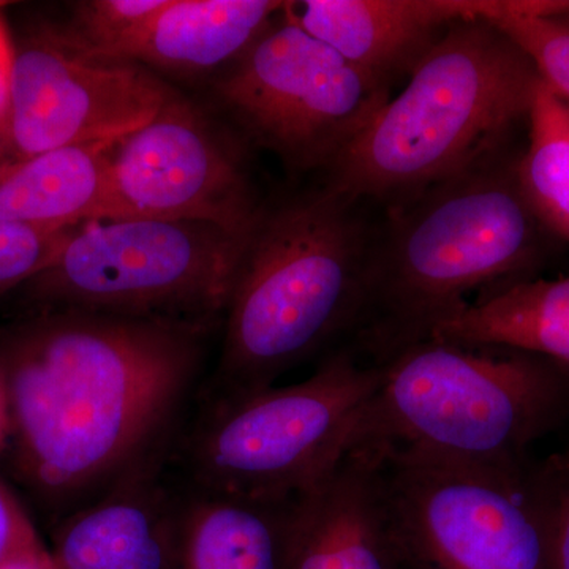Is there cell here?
Instances as JSON below:
<instances>
[{"label":"cell","mask_w":569,"mask_h":569,"mask_svg":"<svg viewBox=\"0 0 569 569\" xmlns=\"http://www.w3.org/2000/svg\"><path fill=\"white\" fill-rule=\"evenodd\" d=\"M204 332L61 309L18 332L0 358V385L31 488L70 515L164 462Z\"/></svg>","instance_id":"1"},{"label":"cell","mask_w":569,"mask_h":569,"mask_svg":"<svg viewBox=\"0 0 569 569\" xmlns=\"http://www.w3.org/2000/svg\"><path fill=\"white\" fill-rule=\"evenodd\" d=\"M518 159L500 153L387 208L373 227L351 350L383 365L475 295L531 279L557 239L520 189Z\"/></svg>","instance_id":"2"},{"label":"cell","mask_w":569,"mask_h":569,"mask_svg":"<svg viewBox=\"0 0 569 569\" xmlns=\"http://www.w3.org/2000/svg\"><path fill=\"white\" fill-rule=\"evenodd\" d=\"M539 82L533 62L496 26L475 13L452 22L329 168L326 186L389 208L466 173L509 151Z\"/></svg>","instance_id":"3"},{"label":"cell","mask_w":569,"mask_h":569,"mask_svg":"<svg viewBox=\"0 0 569 569\" xmlns=\"http://www.w3.org/2000/svg\"><path fill=\"white\" fill-rule=\"evenodd\" d=\"M362 206L325 186L261 213L224 310L211 399L274 387L353 336L376 227Z\"/></svg>","instance_id":"4"},{"label":"cell","mask_w":569,"mask_h":569,"mask_svg":"<svg viewBox=\"0 0 569 569\" xmlns=\"http://www.w3.org/2000/svg\"><path fill=\"white\" fill-rule=\"evenodd\" d=\"M380 366L353 449L519 466L569 413V373L526 351L430 337Z\"/></svg>","instance_id":"5"},{"label":"cell","mask_w":569,"mask_h":569,"mask_svg":"<svg viewBox=\"0 0 569 569\" xmlns=\"http://www.w3.org/2000/svg\"><path fill=\"white\" fill-rule=\"evenodd\" d=\"M381 366L350 347L299 383L209 399L183 447L190 488L288 500L316 488L353 449Z\"/></svg>","instance_id":"6"},{"label":"cell","mask_w":569,"mask_h":569,"mask_svg":"<svg viewBox=\"0 0 569 569\" xmlns=\"http://www.w3.org/2000/svg\"><path fill=\"white\" fill-rule=\"evenodd\" d=\"M250 236L186 220H96L73 228L29 283L61 310L208 329L224 317Z\"/></svg>","instance_id":"7"},{"label":"cell","mask_w":569,"mask_h":569,"mask_svg":"<svg viewBox=\"0 0 569 569\" xmlns=\"http://www.w3.org/2000/svg\"><path fill=\"white\" fill-rule=\"evenodd\" d=\"M365 449V448H359ZM408 569H552L553 492L526 466L366 449Z\"/></svg>","instance_id":"8"},{"label":"cell","mask_w":569,"mask_h":569,"mask_svg":"<svg viewBox=\"0 0 569 569\" xmlns=\"http://www.w3.org/2000/svg\"><path fill=\"white\" fill-rule=\"evenodd\" d=\"M389 91L283 11L217 84L254 141L291 167L326 171L365 132Z\"/></svg>","instance_id":"9"},{"label":"cell","mask_w":569,"mask_h":569,"mask_svg":"<svg viewBox=\"0 0 569 569\" xmlns=\"http://www.w3.org/2000/svg\"><path fill=\"white\" fill-rule=\"evenodd\" d=\"M171 97L138 63L93 58L62 29H39L14 47L0 160L121 140Z\"/></svg>","instance_id":"10"},{"label":"cell","mask_w":569,"mask_h":569,"mask_svg":"<svg viewBox=\"0 0 569 569\" xmlns=\"http://www.w3.org/2000/svg\"><path fill=\"white\" fill-rule=\"evenodd\" d=\"M108 219L186 220L250 236L263 209L244 168L201 112L174 96L108 153Z\"/></svg>","instance_id":"11"},{"label":"cell","mask_w":569,"mask_h":569,"mask_svg":"<svg viewBox=\"0 0 569 569\" xmlns=\"http://www.w3.org/2000/svg\"><path fill=\"white\" fill-rule=\"evenodd\" d=\"M376 456L353 449L302 493L284 569H402Z\"/></svg>","instance_id":"12"},{"label":"cell","mask_w":569,"mask_h":569,"mask_svg":"<svg viewBox=\"0 0 569 569\" xmlns=\"http://www.w3.org/2000/svg\"><path fill=\"white\" fill-rule=\"evenodd\" d=\"M163 463L67 515L52 538V569H178L181 497L163 485Z\"/></svg>","instance_id":"13"},{"label":"cell","mask_w":569,"mask_h":569,"mask_svg":"<svg viewBox=\"0 0 569 569\" xmlns=\"http://www.w3.org/2000/svg\"><path fill=\"white\" fill-rule=\"evenodd\" d=\"M283 13L347 62L391 89L410 74L452 22L473 14L471 2L441 0H306Z\"/></svg>","instance_id":"14"},{"label":"cell","mask_w":569,"mask_h":569,"mask_svg":"<svg viewBox=\"0 0 569 569\" xmlns=\"http://www.w3.org/2000/svg\"><path fill=\"white\" fill-rule=\"evenodd\" d=\"M299 497L268 500L190 488L179 500L178 569H284Z\"/></svg>","instance_id":"15"},{"label":"cell","mask_w":569,"mask_h":569,"mask_svg":"<svg viewBox=\"0 0 569 569\" xmlns=\"http://www.w3.org/2000/svg\"><path fill=\"white\" fill-rule=\"evenodd\" d=\"M277 0H168L114 61L200 71L236 62L282 13Z\"/></svg>","instance_id":"16"},{"label":"cell","mask_w":569,"mask_h":569,"mask_svg":"<svg viewBox=\"0 0 569 569\" xmlns=\"http://www.w3.org/2000/svg\"><path fill=\"white\" fill-rule=\"evenodd\" d=\"M114 142L0 160V220L63 230L108 219Z\"/></svg>","instance_id":"17"},{"label":"cell","mask_w":569,"mask_h":569,"mask_svg":"<svg viewBox=\"0 0 569 569\" xmlns=\"http://www.w3.org/2000/svg\"><path fill=\"white\" fill-rule=\"evenodd\" d=\"M430 337L526 351L569 373V277H531L473 299L433 326Z\"/></svg>","instance_id":"18"},{"label":"cell","mask_w":569,"mask_h":569,"mask_svg":"<svg viewBox=\"0 0 569 569\" xmlns=\"http://www.w3.org/2000/svg\"><path fill=\"white\" fill-rule=\"evenodd\" d=\"M519 153L520 189L553 239L569 242V103L539 82Z\"/></svg>","instance_id":"19"},{"label":"cell","mask_w":569,"mask_h":569,"mask_svg":"<svg viewBox=\"0 0 569 569\" xmlns=\"http://www.w3.org/2000/svg\"><path fill=\"white\" fill-rule=\"evenodd\" d=\"M473 13L526 52L539 78L569 103V2H471Z\"/></svg>","instance_id":"20"},{"label":"cell","mask_w":569,"mask_h":569,"mask_svg":"<svg viewBox=\"0 0 569 569\" xmlns=\"http://www.w3.org/2000/svg\"><path fill=\"white\" fill-rule=\"evenodd\" d=\"M168 0H92L78 3L69 29H62L74 47L93 58L114 61L142 26L167 6Z\"/></svg>","instance_id":"21"},{"label":"cell","mask_w":569,"mask_h":569,"mask_svg":"<svg viewBox=\"0 0 569 569\" xmlns=\"http://www.w3.org/2000/svg\"><path fill=\"white\" fill-rule=\"evenodd\" d=\"M71 230L73 228L58 230L0 220V295L32 282L41 274Z\"/></svg>","instance_id":"22"},{"label":"cell","mask_w":569,"mask_h":569,"mask_svg":"<svg viewBox=\"0 0 569 569\" xmlns=\"http://www.w3.org/2000/svg\"><path fill=\"white\" fill-rule=\"evenodd\" d=\"M48 552L50 550L41 545L31 520L0 482V569L39 559Z\"/></svg>","instance_id":"23"},{"label":"cell","mask_w":569,"mask_h":569,"mask_svg":"<svg viewBox=\"0 0 569 569\" xmlns=\"http://www.w3.org/2000/svg\"><path fill=\"white\" fill-rule=\"evenodd\" d=\"M552 475L557 481L553 492L552 569H569V473Z\"/></svg>","instance_id":"24"},{"label":"cell","mask_w":569,"mask_h":569,"mask_svg":"<svg viewBox=\"0 0 569 569\" xmlns=\"http://www.w3.org/2000/svg\"><path fill=\"white\" fill-rule=\"evenodd\" d=\"M14 44H11L9 32L0 18V127L6 119L9 107L11 69H13Z\"/></svg>","instance_id":"25"},{"label":"cell","mask_w":569,"mask_h":569,"mask_svg":"<svg viewBox=\"0 0 569 569\" xmlns=\"http://www.w3.org/2000/svg\"><path fill=\"white\" fill-rule=\"evenodd\" d=\"M546 470L549 473L556 475H565L569 473V449L565 451L563 455L552 456L549 459L548 466H546Z\"/></svg>","instance_id":"26"},{"label":"cell","mask_w":569,"mask_h":569,"mask_svg":"<svg viewBox=\"0 0 569 569\" xmlns=\"http://www.w3.org/2000/svg\"><path fill=\"white\" fill-rule=\"evenodd\" d=\"M9 569H52L50 552L47 556H41L39 559L24 561V563L14 565Z\"/></svg>","instance_id":"27"},{"label":"cell","mask_w":569,"mask_h":569,"mask_svg":"<svg viewBox=\"0 0 569 569\" xmlns=\"http://www.w3.org/2000/svg\"><path fill=\"white\" fill-rule=\"evenodd\" d=\"M7 430H9V417H7L6 396H3L2 385H0V443L6 438Z\"/></svg>","instance_id":"28"}]
</instances>
